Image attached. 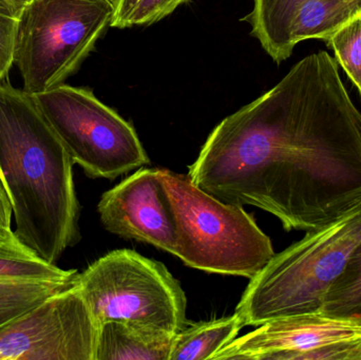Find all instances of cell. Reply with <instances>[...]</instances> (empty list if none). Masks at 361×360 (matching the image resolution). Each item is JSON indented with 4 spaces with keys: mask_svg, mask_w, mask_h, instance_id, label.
<instances>
[{
    "mask_svg": "<svg viewBox=\"0 0 361 360\" xmlns=\"http://www.w3.org/2000/svg\"><path fill=\"white\" fill-rule=\"evenodd\" d=\"M195 185L273 215L286 232L319 230L361 209V112L326 51L225 118L189 167Z\"/></svg>",
    "mask_w": 361,
    "mask_h": 360,
    "instance_id": "obj_1",
    "label": "cell"
},
{
    "mask_svg": "<svg viewBox=\"0 0 361 360\" xmlns=\"http://www.w3.org/2000/svg\"><path fill=\"white\" fill-rule=\"evenodd\" d=\"M73 165L33 95L0 82V182L15 236L49 263L80 240Z\"/></svg>",
    "mask_w": 361,
    "mask_h": 360,
    "instance_id": "obj_2",
    "label": "cell"
},
{
    "mask_svg": "<svg viewBox=\"0 0 361 360\" xmlns=\"http://www.w3.org/2000/svg\"><path fill=\"white\" fill-rule=\"evenodd\" d=\"M361 243V209L319 230L267 262L250 279L235 313L245 325L318 313L333 283Z\"/></svg>",
    "mask_w": 361,
    "mask_h": 360,
    "instance_id": "obj_3",
    "label": "cell"
},
{
    "mask_svg": "<svg viewBox=\"0 0 361 360\" xmlns=\"http://www.w3.org/2000/svg\"><path fill=\"white\" fill-rule=\"evenodd\" d=\"M178 230V252L195 270L252 279L274 257L271 239L243 207L214 198L188 175L160 169Z\"/></svg>",
    "mask_w": 361,
    "mask_h": 360,
    "instance_id": "obj_4",
    "label": "cell"
},
{
    "mask_svg": "<svg viewBox=\"0 0 361 360\" xmlns=\"http://www.w3.org/2000/svg\"><path fill=\"white\" fill-rule=\"evenodd\" d=\"M114 0H27L15 37L14 65L30 94L65 84L111 27Z\"/></svg>",
    "mask_w": 361,
    "mask_h": 360,
    "instance_id": "obj_5",
    "label": "cell"
},
{
    "mask_svg": "<svg viewBox=\"0 0 361 360\" xmlns=\"http://www.w3.org/2000/svg\"><path fill=\"white\" fill-rule=\"evenodd\" d=\"M97 325L122 321L177 334L186 325L187 299L164 264L131 249H116L78 274Z\"/></svg>",
    "mask_w": 361,
    "mask_h": 360,
    "instance_id": "obj_6",
    "label": "cell"
},
{
    "mask_svg": "<svg viewBox=\"0 0 361 360\" xmlns=\"http://www.w3.org/2000/svg\"><path fill=\"white\" fill-rule=\"evenodd\" d=\"M74 164L92 179H116L149 164L135 128L87 88L61 85L34 94Z\"/></svg>",
    "mask_w": 361,
    "mask_h": 360,
    "instance_id": "obj_7",
    "label": "cell"
},
{
    "mask_svg": "<svg viewBox=\"0 0 361 360\" xmlns=\"http://www.w3.org/2000/svg\"><path fill=\"white\" fill-rule=\"evenodd\" d=\"M99 325L73 285L0 329V360H95Z\"/></svg>",
    "mask_w": 361,
    "mask_h": 360,
    "instance_id": "obj_8",
    "label": "cell"
},
{
    "mask_svg": "<svg viewBox=\"0 0 361 360\" xmlns=\"http://www.w3.org/2000/svg\"><path fill=\"white\" fill-rule=\"evenodd\" d=\"M212 360H361V323L322 312L273 319L258 325Z\"/></svg>",
    "mask_w": 361,
    "mask_h": 360,
    "instance_id": "obj_9",
    "label": "cell"
},
{
    "mask_svg": "<svg viewBox=\"0 0 361 360\" xmlns=\"http://www.w3.org/2000/svg\"><path fill=\"white\" fill-rule=\"evenodd\" d=\"M97 211L111 234L177 255V222L160 169L142 167L123 180L102 196Z\"/></svg>",
    "mask_w": 361,
    "mask_h": 360,
    "instance_id": "obj_10",
    "label": "cell"
},
{
    "mask_svg": "<svg viewBox=\"0 0 361 360\" xmlns=\"http://www.w3.org/2000/svg\"><path fill=\"white\" fill-rule=\"evenodd\" d=\"M176 334L122 321L99 325L95 360H169Z\"/></svg>",
    "mask_w": 361,
    "mask_h": 360,
    "instance_id": "obj_11",
    "label": "cell"
},
{
    "mask_svg": "<svg viewBox=\"0 0 361 360\" xmlns=\"http://www.w3.org/2000/svg\"><path fill=\"white\" fill-rule=\"evenodd\" d=\"M361 16V0H305L297 8L288 31L294 50L299 42L328 38L343 25Z\"/></svg>",
    "mask_w": 361,
    "mask_h": 360,
    "instance_id": "obj_12",
    "label": "cell"
},
{
    "mask_svg": "<svg viewBox=\"0 0 361 360\" xmlns=\"http://www.w3.org/2000/svg\"><path fill=\"white\" fill-rule=\"evenodd\" d=\"M305 0H254L252 12L243 20L252 25V35L277 63L293 54L288 42L290 23Z\"/></svg>",
    "mask_w": 361,
    "mask_h": 360,
    "instance_id": "obj_13",
    "label": "cell"
},
{
    "mask_svg": "<svg viewBox=\"0 0 361 360\" xmlns=\"http://www.w3.org/2000/svg\"><path fill=\"white\" fill-rule=\"evenodd\" d=\"M243 327V319L235 312L224 318L195 323L176 334L169 360H212Z\"/></svg>",
    "mask_w": 361,
    "mask_h": 360,
    "instance_id": "obj_14",
    "label": "cell"
},
{
    "mask_svg": "<svg viewBox=\"0 0 361 360\" xmlns=\"http://www.w3.org/2000/svg\"><path fill=\"white\" fill-rule=\"evenodd\" d=\"M76 270H61L30 251L23 243L0 242V280L75 283Z\"/></svg>",
    "mask_w": 361,
    "mask_h": 360,
    "instance_id": "obj_15",
    "label": "cell"
},
{
    "mask_svg": "<svg viewBox=\"0 0 361 360\" xmlns=\"http://www.w3.org/2000/svg\"><path fill=\"white\" fill-rule=\"evenodd\" d=\"M322 314L361 323V243L329 290Z\"/></svg>",
    "mask_w": 361,
    "mask_h": 360,
    "instance_id": "obj_16",
    "label": "cell"
},
{
    "mask_svg": "<svg viewBox=\"0 0 361 360\" xmlns=\"http://www.w3.org/2000/svg\"><path fill=\"white\" fill-rule=\"evenodd\" d=\"M73 285L61 281L0 280V329L53 294Z\"/></svg>",
    "mask_w": 361,
    "mask_h": 360,
    "instance_id": "obj_17",
    "label": "cell"
},
{
    "mask_svg": "<svg viewBox=\"0 0 361 360\" xmlns=\"http://www.w3.org/2000/svg\"><path fill=\"white\" fill-rule=\"evenodd\" d=\"M326 42L361 97V16L345 23Z\"/></svg>",
    "mask_w": 361,
    "mask_h": 360,
    "instance_id": "obj_18",
    "label": "cell"
},
{
    "mask_svg": "<svg viewBox=\"0 0 361 360\" xmlns=\"http://www.w3.org/2000/svg\"><path fill=\"white\" fill-rule=\"evenodd\" d=\"M21 6L13 0H0V82L14 65L15 37Z\"/></svg>",
    "mask_w": 361,
    "mask_h": 360,
    "instance_id": "obj_19",
    "label": "cell"
},
{
    "mask_svg": "<svg viewBox=\"0 0 361 360\" xmlns=\"http://www.w3.org/2000/svg\"><path fill=\"white\" fill-rule=\"evenodd\" d=\"M187 1L189 0H137L125 23V27L158 23Z\"/></svg>",
    "mask_w": 361,
    "mask_h": 360,
    "instance_id": "obj_20",
    "label": "cell"
},
{
    "mask_svg": "<svg viewBox=\"0 0 361 360\" xmlns=\"http://www.w3.org/2000/svg\"><path fill=\"white\" fill-rule=\"evenodd\" d=\"M12 206L8 194L0 182V242H19L12 230Z\"/></svg>",
    "mask_w": 361,
    "mask_h": 360,
    "instance_id": "obj_21",
    "label": "cell"
},
{
    "mask_svg": "<svg viewBox=\"0 0 361 360\" xmlns=\"http://www.w3.org/2000/svg\"><path fill=\"white\" fill-rule=\"evenodd\" d=\"M137 2V0H114V16L111 27L124 29L125 23Z\"/></svg>",
    "mask_w": 361,
    "mask_h": 360,
    "instance_id": "obj_22",
    "label": "cell"
},
{
    "mask_svg": "<svg viewBox=\"0 0 361 360\" xmlns=\"http://www.w3.org/2000/svg\"><path fill=\"white\" fill-rule=\"evenodd\" d=\"M13 1H14L15 4H18L19 6H23V4H25L27 0H13Z\"/></svg>",
    "mask_w": 361,
    "mask_h": 360,
    "instance_id": "obj_23",
    "label": "cell"
}]
</instances>
